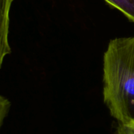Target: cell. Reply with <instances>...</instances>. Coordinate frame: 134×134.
<instances>
[{"mask_svg":"<svg viewBox=\"0 0 134 134\" xmlns=\"http://www.w3.org/2000/svg\"><path fill=\"white\" fill-rule=\"evenodd\" d=\"M103 94L119 122L134 120V36L110 41L104 54Z\"/></svg>","mask_w":134,"mask_h":134,"instance_id":"1","label":"cell"},{"mask_svg":"<svg viewBox=\"0 0 134 134\" xmlns=\"http://www.w3.org/2000/svg\"><path fill=\"white\" fill-rule=\"evenodd\" d=\"M13 0H1L0 11V64H2L3 59L6 55L11 53L9 45V11Z\"/></svg>","mask_w":134,"mask_h":134,"instance_id":"2","label":"cell"},{"mask_svg":"<svg viewBox=\"0 0 134 134\" xmlns=\"http://www.w3.org/2000/svg\"><path fill=\"white\" fill-rule=\"evenodd\" d=\"M134 23V0H104Z\"/></svg>","mask_w":134,"mask_h":134,"instance_id":"3","label":"cell"},{"mask_svg":"<svg viewBox=\"0 0 134 134\" xmlns=\"http://www.w3.org/2000/svg\"><path fill=\"white\" fill-rule=\"evenodd\" d=\"M116 134H134V120L128 122H119Z\"/></svg>","mask_w":134,"mask_h":134,"instance_id":"4","label":"cell"}]
</instances>
